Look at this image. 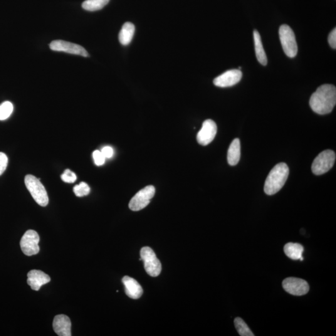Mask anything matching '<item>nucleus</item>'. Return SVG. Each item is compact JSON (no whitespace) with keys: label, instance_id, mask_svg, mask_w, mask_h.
<instances>
[{"label":"nucleus","instance_id":"obj_1","mask_svg":"<svg viewBox=\"0 0 336 336\" xmlns=\"http://www.w3.org/2000/svg\"><path fill=\"white\" fill-rule=\"evenodd\" d=\"M336 103V88L331 84H325L317 88L311 95L310 105L314 112L319 115H326L332 112Z\"/></svg>","mask_w":336,"mask_h":336},{"label":"nucleus","instance_id":"obj_2","mask_svg":"<svg viewBox=\"0 0 336 336\" xmlns=\"http://www.w3.org/2000/svg\"><path fill=\"white\" fill-rule=\"evenodd\" d=\"M289 168L285 163L276 165L266 177L264 191L269 196L275 194L282 188L289 176Z\"/></svg>","mask_w":336,"mask_h":336},{"label":"nucleus","instance_id":"obj_3","mask_svg":"<svg viewBox=\"0 0 336 336\" xmlns=\"http://www.w3.org/2000/svg\"><path fill=\"white\" fill-rule=\"evenodd\" d=\"M24 182L32 197L36 203L42 207L48 206L49 197L45 187L41 183L40 179L37 178L33 175H27Z\"/></svg>","mask_w":336,"mask_h":336},{"label":"nucleus","instance_id":"obj_4","mask_svg":"<svg viewBox=\"0 0 336 336\" xmlns=\"http://www.w3.org/2000/svg\"><path fill=\"white\" fill-rule=\"evenodd\" d=\"M279 35L286 55L289 58H295L298 53V45L292 29L286 24H283L279 29Z\"/></svg>","mask_w":336,"mask_h":336},{"label":"nucleus","instance_id":"obj_5","mask_svg":"<svg viewBox=\"0 0 336 336\" xmlns=\"http://www.w3.org/2000/svg\"><path fill=\"white\" fill-rule=\"evenodd\" d=\"M336 161V153L333 150L324 151L314 160L311 169L316 175H322L333 167Z\"/></svg>","mask_w":336,"mask_h":336},{"label":"nucleus","instance_id":"obj_6","mask_svg":"<svg viewBox=\"0 0 336 336\" xmlns=\"http://www.w3.org/2000/svg\"><path fill=\"white\" fill-rule=\"evenodd\" d=\"M141 260L144 263L146 271L153 277L159 276L162 271V263L150 247H145L141 250Z\"/></svg>","mask_w":336,"mask_h":336},{"label":"nucleus","instance_id":"obj_7","mask_svg":"<svg viewBox=\"0 0 336 336\" xmlns=\"http://www.w3.org/2000/svg\"><path fill=\"white\" fill-rule=\"evenodd\" d=\"M155 188L153 186H148L141 189L132 197L129 207L133 211H138L145 208L150 204L151 199L154 197Z\"/></svg>","mask_w":336,"mask_h":336},{"label":"nucleus","instance_id":"obj_8","mask_svg":"<svg viewBox=\"0 0 336 336\" xmlns=\"http://www.w3.org/2000/svg\"><path fill=\"white\" fill-rule=\"evenodd\" d=\"M39 236L33 230H28L22 237L20 246L24 255L32 256L36 255L39 252Z\"/></svg>","mask_w":336,"mask_h":336},{"label":"nucleus","instance_id":"obj_9","mask_svg":"<svg viewBox=\"0 0 336 336\" xmlns=\"http://www.w3.org/2000/svg\"><path fill=\"white\" fill-rule=\"evenodd\" d=\"M283 287L286 292L295 296L306 295L310 290L307 281L303 279L290 277L283 281Z\"/></svg>","mask_w":336,"mask_h":336},{"label":"nucleus","instance_id":"obj_10","mask_svg":"<svg viewBox=\"0 0 336 336\" xmlns=\"http://www.w3.org/2000/svg\"><path fill=\"white\" fill-rule=\"evenodd\" d=\"M51 50L64 53L75 54L83 57H88L87 51L83 46L78 44L70 43V42L63 40H56L52 41L49 44Z\"/></svg>","mask_w":336,"mask_h":336},{"label":"nucleus","instance_id":"obj_11","mask_svg":"<svg viewBox=\"0 0 336 336\" xmlns=\"http://www.w3.org/2000/svg\"><path fill=\"white\" fill-rule=\"evenodd\" d=\"M216 123L212 120H206L202 123L201 130L197 135V142L200 145L206 146L214 140L217 134Z\"/></svg>","mask_w":336,"mask_h":336},{"label":"nucleus","instance_id":"obj_12","mask_svg":"<svg viewBox=\"0 0 336 336\" xmlns=\"http://www.w3.org/2000/svg\"><path fill=\"white\" fill-rule=\"evenodd\" d=\"M242 73L239 69L227 71L214 80V84L217 87H229L236 85L241 81Z\"/></svg>","mask_w":336,"mask_h":336},{"label":"nucleus","instance_id":"obj_13","mask_svg":"<svg viewBox=\"0 0 336 336\" xmlns=\"http://www.w3.org/2000/svg\"><path fill=\"white\" fill-rule=\"evenodd\" d=\"M27 276V283L31 286L32 290L34 291H39L42 286L51 281L50 276L41 270H31Z\"/></svg>","mask_w":336,"mask_h":336},{"label":"nucleus","instance_id":"obj_14","mask_svg":"<svg viewBox=\"0 0 336 336\" xmlns=\"http://www.w3.org/2000/svg\"><path fill=\"white\" fill-rule=\"evenodd\" d=\"M53 325L54 332L58 336H72L71 321L68 316L64 315H57L54 319Z\"/></svg>","mask_w":336,"mask_h":336},{"label":"nucleus","instance_id":"obj_15","mask_svg":"<svg viewBox=\"0 0 336 336\" xmlns=\"http://www.w3.org/2000/svg\"><path fill=\"white\" fill-rule=\"evenodd\" d=\"M122 282L125 286L126 295L128 297L137 300L142 296L143 290L142 286L134 278L125 276L122 279Z\"/></svg>","mask_w":336,"mask_h":336},{"label":"nucleus","instance_id":"obj_16","mask_svg":"<svg viewBox=\"0 0 336 336\" xmlns=\"http://www.w3.org/2000/svg\"><path fill=\"white\" fill-rule=\"evenodd\" d=\"M241 158V142L239 138H236L230 145L228 153H227V161L231 166H236L238 164Z\"/></svg>","mask_w":336,"mask_h":336},{"label":"nucleus","instance_id":"obj_17","mask_svg":"<svg viewBox=\"0 0 336 336\" xmlns=\"http://www.w3.org/2000/svg\"><path fill=\"white\" fill-rule=\"evenodd\" d=\"M135 28L134 24L130 22H127L123 24L121 29L119 36L120 43L123 46H127L132 41L133 37L134 36Z\"/></svg>","mask_w":336,"mask_h":336},{"label":"nucleus","instance_id":"obj_18","mask_svg":"<svg viewBox=\"0 0 336 336\" xmlns=\"http://www.w3.org/2000/svg\"><path fill=\"white\" fill-rule=\"evenodd\" d=\"M253 39L254 42H255L256 58L261 65L266 66L268 63L267 57H266L265 50L263 49L260 33L257 31H253Z\"/></svg>","mask_w":336,"mask_h":336},{"label":"nucleus","instance_id":"obj_19","mask_svg":"<svg viewBox=\"0 0 336 336\" xmlns=\"http://www.w3.org/2000/svg\"><path fill=\"white\" fill-rule=\"evenodd\" d=\"M284 252L286 256L292 260H300L303 256L304 248L300 244L288 243L284 247Z\"/></svg>","mask_w":336,"mask_h":336},{"label":"nucleus","instance_id":"obj_20","mask_svg":"<svg viewBox=\"0 0 336 336\" xmlns=\"http://www.w3.org/2000/svg\"><path fill=\"white\" fill-rule=\"evenodd\" d=\"M109 1L110 0H85L82 6L85 10L95 11L102 9Z\"/></svg>","mask_w":336,"mask_h":336},{"label":"nucleus","instance_id":"obj_21","mask_svg":"<svg viewBox=\"0 0 336 336\" xmlns=\"http://www.w3.org/2000/svg\"><path fill=\"white\" fill-rule=\"evenodd\" d=\"M235 326H236L237 332L241 336H253L254 334L250 330L249 326L244 322L241 318H236L234 320Z\"/></svg>","mask_w":336,"mask_h":336},{"label":"nucleus","instance_id":"obj_22","mask_svg":"<svg viewBox=\"0 0 336 336\" xmlns=\"http://www.w3.org/2000/svg\"><path fill=\"white\" fill-rule=\"evenodd\" d=\"M13 111V105L6 101L0 105V120H4L10 117Z\"/></svg>","mask_w":336,"mask_h":336},{"label":"nucleus","instance_id":"obj_23","mask_svg":"<svg viewBox=\"0 0 336 336\" xmlns=\"http://www.w3.org/2000/svg\"><path fill=\"white\" fill-rule=\"evenodd\" d=\"M73 191L76 196L81 197L87 196L90 193V189L87 183L82 182L80 184L74 186Z\"/></svg>","mask_w":336,"mask_h":336},{"label":"nucleus","instance_id":"obj_24","mask_svg":"<svg viewBox=\"0 0 336 336\" xmlns=\"http://www.w3.org/2000/svg\"><path fill=\"white\" fill-rule=\"evenodd\" d=\"M61 179L67 183H73L77 180V176L74 172L68 169L61 175Z\"/></svg>","mask_w":336,"mask_h":336},{"label":"nucleus","instance_id":"obj_25","mask_svg":"<svg viewBox=\"0 0 336 336\" xmlns=\"http://www.w3.org/2000/svg\"><path fill=\"white\" fill-rule=\"evenodd\" d=\"M93 158L95 164L97 166H102L104 164L106 158L100 151L95 150L93 152Z\"/></svg>","mask_w":336,"mask_h":336},{"label":"nucleus","instance_id":"obj_26","mask_svg":"<svg viewBox=\"0 0 336 336\" xmlns=\"http://www.w3.org/2000/svg\"><path fill=\"white\" fill-rule=\"evenodd\" d=\"M8 158L4 153L0 152V176L3 174L8 166Z\"/></svg>","mask_w":336,"mask_h":336},{"label":"nucleus","instance_id":"obj_27","mask_svg":"<svg viewBox=\"0 0 336 336\" xmlns=\"http://www.w3.org/2000/svg\"><path fill=\"white\" fill-rule=\"evenodd\" d=\"M329 44L331 48L336 49V29L335 28L331 32L328 36Z\"/></svg>","mask_w":336,"mask_h":336},{"label":"nucleus","instance_id":"obj_28","mask_svg":"<svg viewBox=\"0 0 336 336\" xmlns=\"http://www.w3.org/2000/svg\"><path fill=\"white\" fill-rule=\"evenodd\" d=\"M103 156L105 158H110L113 157V150L112 147H105L102 148V151H101Z\"/></svg>","mask_w":336,"mask_h":336}]
</instances>
